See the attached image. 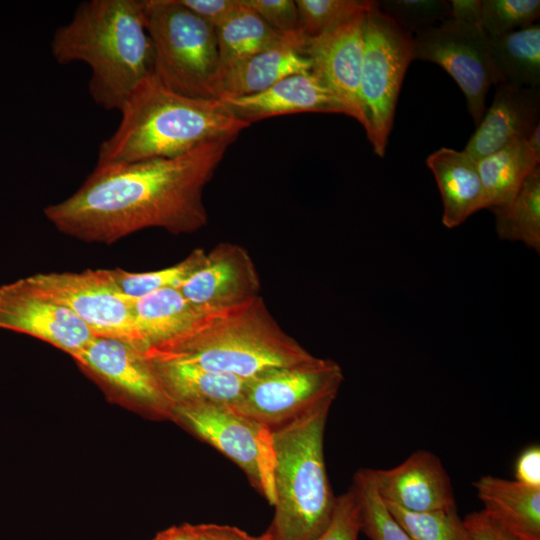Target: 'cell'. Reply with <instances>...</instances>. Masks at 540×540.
<instances>
[{"label": "cell", "instance_id": "cell-16", "mask_svg": "<svg viewBox=\"0 0 540 540\" xmlns=\"http://www.w3.org/2000/svg\"><path fill=\"white\" fill-rule=\"evenodd\" d=\"M375 488L383 500L409 512H430L456 507L450 477L440 458L417 450L390 469H371Z\"/></svg>", "mask_w": 540, "mask_h": 540}, {"label": "cell", "instance_id": "cell-33", "mask_svg": "<svg viewBox=\"0 0 540 540\" xmlns=\"http://www.w3.org/2000/svg\"><path fill=\"white\" fill-rule=\"evenodd\" d=\"M379 9L398 26L414 35L434 26L436 22L451 19L450 7L445 0H382Z\"/></svg>", "mask_w": 540, "mask_h": 540}, {"label": "cell", "instance_id": "cell-32", "mask_svg": "<svg viewBox=\"0 0 540 540\" xmlns=\"http://www.w3.org/2000/svg\"><path fill=\"white\" fill-rule=\"evenodd\" d=\"M481 27L488 37L526 28L539 18V0H481Z\"/></svg>", "mask_w": 540, "mask_h": 540}, {"label": "cell", "instance_id": "cell-31", "mask_svg": "<svg viewBox=\"0 0 540 540\" xmlns=\"http://www.w3.org/2000/svg\"><path fill=\"white\" fill-rule=\"evenodd\" d=\"M295 3L301 33L305 39H312L367 10L371 1L296 0Z\"/></svg>", "mask_w": 540, "mask_h": 540}, {"label": "cell", "instance_id": "cell-22", "mask_svg": "<svg viewBox=\"0 0 540 540\" xmlns=\"http://www.w3.org/2000/svg\"><path fill=\"white\" fill-rule=\"evenodd\" d=\"M150 362L173 404L218 403L235 406L241 400L249 380L192 365Z\"/></svg>", "mask_w": 540, "mask_h": 540}, {"label": "cell", "instance_id": "cell-30", "mask_svg": "<svg viewBox=\"0 0 540 540\" xmlns=\"http://www.w3.org/2000/svg\"><path fill=\"white\" fill-rule=\"evenodd\" d=\"M360 503L361 532L371 540H412L380 498L370 468H361L352 484Z\"/></svg>", "mask_w": 540, "mask_h": 540}, {"label": "cell", "instance_id": "cell-27", "mask_svg": "<svg viewBox=\"0 0 540 540\" xmlns=\"http://www.w3.org/2000/svg\"><path fill=\"white\" fill-rule=\"evenodd\" d=\"M490 210L500 239L522 242L540 253V166L525 178L508 202Z\"/></svg>", "mask_w": 540, "mask_h": 540}, {"label": "cell", "instance_id": "cell-26", "mask_svg": "<svg viewBox=\"0 0 540 540\" xmlns=\"http://www.w3.org/2000/svg\"><path fill=\"white\" fill-rule=\"evenodd\" d=\"M499 83L540 87V25L488 37Z\"/></svg>", "mask_w": 540, "mask_h": 540}, {"label": "cell", "instance_id": "cell-29", "mask_svg": "<svg viewBox=\"0 0 540 540\" xmlns=\"http://www.w3.org/2000/svg\"><path fill=\"white\" fill-rule=\"evenodd\" d=\"M385 505L412 540H473L457 507L415 513L393 504Z\"/></svg>", "mask_w": 540, "mask_h": 540}, {"label": "cell", "instance_id": "cell-28", "mask_svg": "<svg viewBox=\"0 0 540 540\" xmlns=\"http://www.w3.org/2000/svg\"><path fill=\"white\" fill-rule=\"evenodd\" d=\"M206 252L197 248L185 259L163 269L148 272H129L121 268L106 269V272L123 295L138 298L154 291L180 287L203 263Z\"/></svg>", "mask_w": 540, "mask_h": 540}, {"label": "cell", "instance_id": "cell-5", "mask_svg": "<svg viewBox=\"0 0 540 540\" xmlns=\"http://www.w3.org/2000/svg\"><path fill=\"white\" fill-rule=\"evenodd\" d=\"M332 402L272 428L274 516L269 540H315L329 525L337 496L325 465L324 433Z\"/></svg>", "mask_w": 540, "mask_h": 540}, {"label": "cell", "instance_id": "cell-12", "mask_svg": "<svg viewBox=\"0 0 540 540\" xmlns=\"http://www.w3.org/2000/svg\"><path fill=\"white\" fill-rule=\"evenodd\" d=\"M0 328L42 340L71 357L95 337L78 316L29 277L0 286Z\"/></svg>", "mask_w": 540, "mask_h": 540}, {"label": "cell", "instance_id": "cell-8", "mask_svg": "<svg viewBox=\"0 0 540 540\" xmlns=\"http://www.w3.org/2000/svg\"><path fill=\"white\" fill-rule=\"evenodd\" d=\"M171 416L234 462L252 486L274 504L271 427L218 403L174 404Z\"/></svg>", "mask_w": 540, "mask_h": 540}, {"label": "cell", "instance_id": "cell-17", "mask_svg": "<svg viewBox=\"0 0 540 540\" xmlns=\"http://www.w3.org/2000/svg\"><path fill=\"white\" fill-rule=\"evenodd\" d=\"M496 87L491 106L464 149L476 161L525 139L540 124V87Z\"/></svg>", "mask_w": 540, "mask_h": 540}, {"label": "cell", "instance_id": "cell-21", "mask_svg": "<svg viewBox=\"0 0 540 540\" xmlns=\"http://www.w3.org/2000/svg\"><path fill=\"white\" fill-rule=\"evenodd\" d=\"M484 510L524 540H540V488L484 475L473 482Z\"/></svg>", "mask_w": 540, "mask_h": 540}, {"label": "cell", "instance_id": "cell-20", "mask_svg": "<svg viewBox=\"0 0 540 540\" xmlns=\"http://www.w3.org/2000/svg\"><path fill=\"white\" fill-rule=\"evenodd\" d=\"M303 45L283 39L228 70L220 81L219 97H240L262 92L294 74L311 72Z\"/></svg>", "mask_w": 540, "mask_h": 540}, {"label": "cell", "instance_id": "cell-19", "mask_svg": "<svg viewBox=\"0 0 540 540\" xmlns=\"http://www.w3.org/2000/svg\"><path fill=\"white\" fill-rule=\"evenodd\" d=\"M443 202L442 223L455 228L485 209V196L476 160L464 150L441 147L426 159Z\"/></svg>", "mask_w": 540, "mask_h": 540}, {"label": "cell", "instance_id": "cell-11", "mask_svg": "<svg viewBox=\"0 0 540 540\" xmlns=\"http://www.w3.org/2000/svg\"><path fill=\"white\" fill-rule=\"evenodd\" d=\"M28 277L69 308L95 336L123 341L142 352L147 349L134 319L130 297L116 289L106 269L37 273Z\"/></svg>", "mask_w": 540, "mask_h": 540}, {"label": "cell", "instance_id": "cell-18", "mask_svg": "<svg viewBox=\"0 0 540 540\" xmlns=\"http://www.w3.org/2000/svg\"><path fill=\"white\" fill-rule=\"evenodd\" d=\"M220 100L249 125L265 118L300 112L347 115L339 99L312 72L291 75L257 94Z\"/></svg>", "mask_w": 540, "mask_h": 540}, {"label": "cell", "instance_id": "cell-25", "mask_svg": "<svg viewBox=\"0 0 540 540\" xmlns=\"http://www.w3.org/2000/svg\"><path fill=\"white\" fill-rule=\"evenodd\" d=\"M215 30L220 63V81L221 77L231 68L285 39L278 35L243 0L242 6Z\"/></svg>", "mask_w": 540, "mask_h": 540}, {"label": "cell", "instance_id": "cell-13", "mask_svg": "<svg viewBox=\"0 0 540 540\" xmlns=\"http://www.w3.org/2000/svg\"><path fill=\"white\" fill-rule=\"evenodd\" d=\"M367 10L318 37L306 39L303 49L312 63L311 72L339 99L347 116L355 118L361 125L359 87Z\"/></svg>", "mask_w": 540, "mask_h": 540}, {"label": "cell", "instance_id": "cell-23", "mask_svg": "<svg viewBox=\"0 0 540 540\" xmlns=\"http://www.w3.org/2000/svg\"><path fill=\"white\" fill-rule=\"evenodd\" d=\"M130 304L147 349L182 333L203 313L185 298L179 287L160 289L138 298L130 297Z\"/></svg>", "mask_w": 540, "mask_h": 540}, {"label": "cell", "instance_id": "cell-2", "mask_svg": "<svg viewBox=\"0 0 540 540\" xmlns=\"http://www.w3.org/2000/svg\"><path fill=\"white\" fill-rule=\"evenodd\" d=\"M51 54L59 64L85 63L89 94L106 110L120 111L131 92L153 74V46L144 0H90L58 27Z\"/></svg>", "mask_w": 540, "mask_h": 540}, {"label": "cell", "instance_id": "cell-1", "mask_svg": "<svg viewBox=\"0 0 540 540\" xmlns=\"http://www.w3.org/2000/svg\"><path fill=\"white\" fill-rule=\"evenodd\" d=\"M236 139L171 158L96 164L77 191L44 215L59 232L87 243L111 245L148 228L196 232L208 223L204 189Z\"/></svg>", "mask_w": 540, "mask_h": 540}, {"label": "cell", "instance_id": "cell-4", "mask_svg": "<svg viewBox=\"0 0 540 540\" xmlns=\"http://www.w3.org/2000/svg\"><path fill=\"white\" fill-rule=\"evenodd\" d=\"M143 354L154 362L192 365L245 379L314 357L280 327L261 296L203 312L182 333Z\"/></svg>", "mask_w": 540, "mask_h": 540}, {"label": "cell", "instance_id": "cell-39", "mask_svg": "<svg viewBox=\"0 0 540 540\" xmlns=\"http://www.w3.org/2000/svg\"><path fill=\"white\" fill-rule=\"evenodd\" d=\"M204 540H269L263 533L251 535L246 531L229 525L199 524Z\"/></svg>", "mask_w": 540, "mask_h": 540}, {"label": "cell", "instance_id": "cell-14", "mask_svg": "<svg viewBox=\"0 0 540 540\" xmlns=\"http://www.w3.org/2000/svg\"><path fill=\"white\" fill-rule=\"evenodd\" d=\"M179 289L200 312H209L259 297L261 282L244 247L220 243L206 252L201 266Z\"/></svg>", "mask_w": 540, "mask_h": 540}, {"label": "cell", "instance_id": "cell-6", "mask_svg": "<svg viewBox=\"0 0 540 540\" xmlns=\"http://www.w3.org/2000/svg\"><path fill=\"white\" fill-rule=\"evenodd\" d=\"M154 54L153 75L172 91L195 98L219 97L216 30L180 0H144Z\"/></svg>", "mask_w": 540, "mask_h": 540}, {"label": "cell", "instance_id": "cell-41", "mask_svg": "<svg viewBox=\"0 0 540 540\" xmlns=\"http://www.w3.org/2000/svg\"><path fill=\"white\" fill-rule=\"evenodd\" d=\"M153 540H204L200 526L183 524L158 533Z\"/></svg>", "mask_w": 540, "mask_h": 540}, {"label": "cell", "instance_id": "cell-3", "mask_svg": "<svg viewBox=\"0 0 540 540\" xmlns=\"http://www.w3.org/2000/svg\"><path fill=\"white\" fill-rule=\"evenodd\" d=\"M119 112L117 129L98 148L97 164L176 157L210 141L237 138L249 126L222 100L176 93L153 74Z\"/></svg>", "mask_w": 540, "mask_h": 540}, {"label": "cell", "instance_id": "cell-7", "mask_svg": "<svg viewBox=\"0 0 540 540\" xmlns=\"http://www.w3.org/2000/svg\"><path fill=\"white\" fill-rule=\"evenodd\" d=\"M413 35L371 1L364 24V55L359 87L363 124L375 154L384 157L396 103L412 58Z\"/></svg>", "mask_w": 540, "mask_h": 540}, {"label": "cell", "instance_id": "cell-36", "mask_svg": "<svg viewBox=\"0 0 540 540\" xmlns=\"http://www.w3.org/2000/svg\"><path fill=\"white\" fill-rule=\"evenodd\" d=\"M199 18L214 28L228 20L241 6L242 0H180Z\"/></svg>", "mask_w": 540, "mask_h": 540}, {"label": "cell", "instance_id": "cell-10", "mask_svg": "<svg viewBox=\"0 0 540 540\" xmlns=\"http://www.w3.org/2000/svg\"><path fill=\"white\" fill-rule=\"evenodd\" d=\"M412 58L439 65L455 80L477 126L489 88L499 84L489 38L482 27L448 19L422 29L413 35Z\"/></svg>", "mask_w": 540, "mask_h": 540}, {"label": "cell", "instance_id": "cell-34", "mask_svg": "<svg viewBox=\"0 0 540 540\" xmlns=\"http://www.w3.org/2000/svg\"><path fill=\"white\" fill-rule=\"evenodd\" d=\"M282 38L305 46L301 33L298 9L293 0H243ZM304 49V48H303Z\"/></svg>", "mask_w": 540, "mask_h": 540}, {"label": "cell", "instance_id": "cell-9", "mask_svg": "<svg viewBox=\"0 0 540 540\" xmlns=\"http://www.w3.org/2000/svg\"><path fill=\"white\" fill-rule=\"evenodd\" d=\"M343 380L337 362L314 356L250 378L233 407L272 429L323 403H333Z\"/></svg>", "mask_w": 540, "mask_h": 540}, {"label": "cell", "instance_id": "cell-15", "mask_svg": "<svg viewBox=\"0 0 540 540\" xmlns=\"http://www.w3.org/2000/svg\"><path fill=\"white\" fill-rule=\"evenodd\" d=\"M72 357L154 412L171 415L174 404L142 351L117 339L95 336Z\"/></svg>", "mask_w": 540, "mask_h": 540}, {"label": "cell", "instance_id": "cell-35", "mask_svg": "<svg viewBox=\"0 0 540 540\" xmlns=\"http://www.w3.org/2000/svg\"><path fill=\"white\" fill-rule=\"evenodd\" d=\"M360 532V503L351 485L346 492L337 496L331 521L315 540H357Z\"/></svg>", "mask_w": 540, "mask_h": 540}, {"label": "cell", "instance_id": "cell-37", "mask_svg": "<svg viewBox=\"0 0 540 540\" xmlns=\"http://www.w3.org/2000/svg\"><path fill=\"white\" fill-rule=\"evenodd\" d=\"M464 521L473 540H524L507 530L484 510L469 513Z\"/></svg>", "mask_w": 540, "mask_h": 540}, {"label": "cell", "instance_id": "cell-24", "mask_svg": "<svg viewBox=\"0 0 540 540\" xmlns=\"http://www.w3.org/2000/svg\"><path fill=\"white\" fill-rule=\"evenodd\" d=\"M476 163L484 190L485 208L491 209L508 202L516 194L525 178L540 166V155L523 139Z\"/></svg>", "mask_w": 540, "mask_h": 540}, {"label": "cell", "instance_id": "cell-38", "mask_svg": "<svg viewBox=\"0 0 540 540\" xmlns=\"http://www.w3.org/2000/svg\"><path fill=\"white\" fill-rule=\"evenodd\" d=\"M515 480L540 488V447L538 444L527 446L518 455L514 465Z\"/></svg>", "mask_w": 540, "mask_h": 540}, {"label": "cell", "instance_id": "cell-40", "mask_svg": "<svg viewBox=\"0 0 540 540\" xmlns=\"http://www.w3.org/2000/svg\"><path fill=\"white\" fill-rule=\"evenodd\" d=\"M448 3L451 19L465 24L481 26V0H451Z\"/></svg>", "mask_w": 540, "mask_h": 540}]
</instances>
